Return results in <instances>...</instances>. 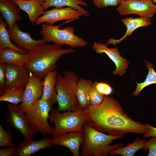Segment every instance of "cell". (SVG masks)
<instances>
[{
    "instance_id": "cell-4",
    "label": "cell",
    "mask_w": 156,
    "mask_h": 156,
    "mask_svg": "<svg viewBox=\"0 0 156 156\" xmlns=\"http://www.w3.org/2000/svg\"><path fill=\"white\" fill-rule=\"evenodd\" d=\"M79 78L72 71H65L63 76L57 73L55 84L58 109L60 112H75L81 108L76 96Z\"/></svg>"
},
{
    "instance_id": "cell-2",
    "label": "cell",
    "mask_w": 156,
    "mask_h": 156,
    "mask_svg": "<svg viewBox=\"0 0 156 156\" xmlns=\"http://www.w3.org/2000/svg\"><path fill=\"white\" fill-rule=\"evenodd\" d=\"M75 52L71 47L65 49L60 45L45 43L28 51V59L24 67L42 79L55 70L58 67V61L62 56Z\"/></svg>"
},
{
    "instance_id": "cell-16",
    "label": "cell",
    "mask_w": 156,
    "mask_h": 156,
    "mask_svg": "<svg viewBox=\"0 0 156 156\" xmlns=\"http://www.w3.org/2000/svg\"><path fill=\"white\" fill-rule=\"evenodd\" d=\"M53 145L52 139L46 136L44 139L37 141L25 140L15 146L14 156H30L39 151Z\"/></svg>"
},
{
    "instance_id": "cell-15",
    "label": "cell",
    "mask_w": 156,
    "mask_h": 156,
    "mask_svg": "<svg viewBox=\"0 0 156 156\" xmlns=\"http://www.w3.org/2000/svg\"><path fill=\"white\" fill-rule=\"evenodd\" d=\"M84 139V131H75L66 133L52 139L53 145L64 146L74 156L80 155V148Z\"/></svg>"
},
{
    "instance_id": "cell-12",
    "label": "cell",
    "mask_w": 156,
    "mask_h": 156,
    "mask_svg": "<svg viewBox=\"0 0 156 156\" xmlns=\"http://www.w3.org/2000/svg\"><path fill=\"white\" fill-rule=\"evenodd\" d=\"M93 49L97 53H105L114 63L116 69L112 72L113 75L123 76L125 73L129 66V62L126 59L122 57L117 47L109 48L107 44L101 42H94L92 45Z\"/></svg>"
},
{
    "instance_id": "cell-5",
    "label": "cell",
    "mask_w": 156,
    "mask_h": 156,
    "mask_svg": "<svg viewBox=\"0 0 156 156\" xmlns=\"http://www.w3.org/2000/svg\"><path fill=\"white\" fill-rule=\"evenodd\" d=\"M49 120L55 125L51 135L53 138L68 132L83 131V125L86 122L83 109L75 112L62 113L53 107L49 113Z\"/></svg>"
},
{
    "instance_id": "cell-33",
    "label": "cell",
    "mask_w": 156,
    "mask_h": 156,
    "mask_svg": "<svg viewBox=\"0 0 156 156\" xmlns=\"http://www.w3.org/2000/svg\"><path fill=\"white\" fill-rule=\"evenodd\" d=\"M6 74L5 64L0 62V90H4L5 89Z\"/></svg>"
},
{
    "instance_id": "cell-35",
    "label": "cell",
    "mask_w": 156,
    "mask_h": 156,
    "mask_svg": "<svg viewBox=\"0 0 156 156\" xmlns=\"http://www.w3.org/2000/svg\"><path fill=\"white\" fill-rule=\"evenodd\" d=\"M16 151L15 146L8 148H0V156H14Z\"/></svg>"
},
{
    "instance_id": "cell-21",
    "label": "cell",
    "mask_w": 156,
    "mask_h": 156,
    "mask_svg": "<svg viewBox=\"0 0 156 156\" xmlns=\"http://www.w3.org/2000/svg\"><path fill=\"white\" fill-rule=\"evenodd\" d=\"M57 72L54 70L47 74L43 81V92L41 98L51 105L57 102L55 84Z\"/></svg>"
},
{
    "instance_id": "cell-11",
    "label": "cell",
    "mask_w": 156,
    "mask_h": 156,
    "mask_svg": "<svg viewBox=\"0 0 156 156\" xmlns=\"http://www.w3.org/2000/svg\"><path fill=\"white\" fill-rule=\"evenodd\" d=\"M82 16L83 14L79 11L71 7L55 8L46 11L44 14L36 20L35 23L37 25L43 23L53 25L63 20H79Z\"/></svg>"
},
{
    "instance_id": "cell-27",
    "label": "cell",
    "mask_w": 156,
    "mask_h": 156,
    "mask_svg": "<svg viewBox=\"0 0 156 156\" xmlns=\"http://www.w3.org/2000/svg\"><path fill=\"white\" fill-rule=\"evenodd\" d=\"M144 61L148 69V72L145 80L143 82L137 83L136 89L132 93L134 96H138L142 90L146 87L152 84H156V72L154 70L153 64L145 60Z\"/></svg>"
},
{
    "instance_id": "cell-31",
    "label": "cell",
    "mask_w": 156,
    "mask_h": 156,
    "mask_svg": "<svg viewBox=\"0 0 156 156\" xmlns=\"http://www.w3.org/2000/svg\"><path fill=\"white\" fill-rule=\"evenodd\" d=\"M122 0H92L94 4L97 8L102 9L109 6H118Z\"/></svg>"
},
{
    "instance_id": "cell-34",
    "label": "cell",
    "mask_w": 156,
    "mask_h": 156,
    "mask_svg": "<svg viewBox=\"0 0 156 156\" xmlns=\"http://www.w3.org/2000/svg\"><path fill=\"white\" fill-rule=\"evenodd\" d=\"M144 124L147 129V131L144 133L143 137L144 138H148L151 137H156V128L151 125L144 123Z\"/></svg>"
},
{
    "instance_id": "cell-9",
    "label": "cell",
    "mask_w": 156,
    "mask_h": 156,
    "mask_svg": "<svg viewBox=\"0 0 156 156\" xmlns=\"http://www.w3.org/2000/svg\"><path fill=\"white\" fill-rule=\"evenodd\" d=\"M8 113L6 118L7 123L18 130L25 140H33L34 134L25 113L19 105L12 103L7 105Z\"/></svg>"
},
{
    "instance_id": "cell-30",
    "label": "cell",
    "mask_w": 156,
    "mask_h": 156,
    "mask_svg": "<svg viewBox=\"0 0 156 156\" xmlns=\"http://www.w3.org/2000/svg\"><path fill=\"white\" fill-rule=\"evenodd\" d=\"M89 99L90 105L93 106H96L99 105L103 101L104 96L98 92L92 85L90 90Z\"/></svg>"
},
{
    "instance_id": "cell-24",
    "label": "cell",
    "mask_w": 156,
    "mask_h": 156,
    "mask_svg": "<svg viewBox=\"0 0 156 156\" xmlns=\"http://www.w3.org/2000/svg\"><path fill=\"white\" fill-rule=\"evenodd\" d=\"M146 142L144 139H141L137 137L132 143H129L125 146L112 151L109 154L110 155H119L123 156H133L138 150L143 149Z\"/></svg>"
},
{
    "instance_id": "cell-19",
    "label": "cell",
    "mask_w": 156,
    "mask_h": 156,
    "mask_svg": "<svg viewBox=\"0 0 156 156\" xmlns=\"http://www.w3.org/2000/svg\"><path fill=\"white\" fill-rule=\"evenodd\" d=\"M21 9L28 15L31 25L36 20L44 14L45 11L43 7L44 0H13Z\"/></svg>"
},
{
    "instance_id": "cell-3",
    "label": "cell",
    "mask_w": 156,
    "mask_h": 156,
    "mask_svg": "<svg viewBox=\"0 0 156 156\" xmlns=\"http://www.w3.org/2000/svg\"><path fill=\"white\" fill-rule=\"evenodd\" d=\"M84 139L81 146V156H104L112 151L124 146L123 143L110 145L114 140L122 138L124 135L106 134L90 125L88 122L83 126Z\"/></svg>"
},
{
    "instance_id": "cell-26",
    "label": "cell",
    "mask_w": 156,
    "mask_h": 156,
    "mask_svg": "<svg viewBox=\"0 0 156 156\" xmlns=\"http://www.w3.org/2000/svg\"><path fill=\"white\" fill-rule=\"evenodd\" d=\"M25 88L5 89L1 91L0 101H5L18 105L21 103L23 97Z\"/></svg>"
},
{
    "instance_id": "cell-28",
    "label": "cell",
    "mask_w": 156,
    "mask_h": 156,
    "mask_svg": "<svg viewBox=\"0 0 156 156\" xmlns=\"http://www.w3.org/2000/svg\"><path fill=\"white\" fill-rule=\"evenodd\" d=\"M0 146L3 147H12L13 144L12 133L5 131L0 125Z\"/></svg>"
},
{
    "instance_id": "cell-6",
    "label": "cell",
    "mask_w": 156,
    "mask_h": 156,
    "mask_svg": "<svg viewBox=\"0 0 156 156\" xmlns=\"http://www.w3.org/2000/svg\"><path fill=\"white\" fill-rule=\"evenodd\" d=\"M60 26L44 24L40 31L42 39L46 42L63 46L65 44L71 48L84 47L88 42L83 38L75 34V28L71 26H66L63 29Z\"/></svg>"
},
{
    "instance_id": "cell-22",
    "label": "cell",
    "mask_w": 156,
    "mask_h": 156,
    "mask_svg": "<svg viewBox=\"0 0 156 156\" xmlns=\"http://www.w3.org/2000/svg\"><path fill=\"white\" fill-rule=\"evenodd\" d=\"M29 57L28 53L23 54L14 49H0V62L24 66Z\"/></svg>"
},
{
    "instance_id": "cell-17",
    "label": "cell",
    "mask_w": 156,
    "mask_h": 156,
    "mask_svg": "<svg viewBox=\"0 0 156 156\" xmlns=\"http://www.w3.org/2000/svg\"><path fill=\"white\" fill-rule=\"evenodd\" d=\"M150 18L141 17L134 18L127 17L121 19V22L125 26L127 30L125 34L121 38L115 39L109 38L106 44H113L115 46L122 41L125 40L127 36H130L134 31L137 28L141 27H146L151 25Z\"/></svg>"
},
{
    "instance_id": "cell-18",
    "label": "cell",
    "mask_w": 156,
    "mask_h": 156,
    "mask_svg": "<svg viewBox=\"0 0 156 156\" xmlns=\"http://www.w3.org/2000/svg\"><path fill=\"white\" fill-rule=\"evenodd\" d=\"M20 8L13 0H0V12L9 28H12L16 22L21 21Z\"/></svg>"
},
{
    "instance_id": "cell-1",
    "label": "cell",
    "mask_w": 156,
    "mask_h": 156,
    "mask_svg": "<svg viewBox=\"0 0 156 156\" xmlns=\"http://www.w3.org/2000/svg\"><path fill=\"white\" fill-rule=\"evenodd\" d=\"M86 122L96 130L112 135L133 133L142 134L147 129L145 124L134 120L125 112L113 97L104 96L96 106L90 104L83 109Z\"/></svg>"
},
{
    "instance_id": "cell-8",
    "label": "cell",
    "mask_w": 156,
    "mask_h": 156,
    "mask_svg": "<svg viewBox=\"0 0 156 156\" xmlns=\"http://www.w3.org/2000/svg\"><path fill=\"white\" fill-rule=\"evenodd\" d=\"M116 9L121 16L134 14L151 18L156 13V5L152 0H122Z\"/></svg>"
},
{
    "instance_id": "cell-32",
    "label": "cell",
    "mask_w": 156,
    "mask_h": 156,
    "mask_svg": "<svg viewBox=\"0 0 156 156\" xmlns=\"http://www.w3.org/2000/svg\"><path fill=\"white\" fill-rule=\"evenodd\" d=\"M144 152L148 150V156H156V137L152 136L146 142L143 148Z\"/></svg>"
},
{
    "instance_id": "cell-20",
    "label": "cell",
    "mask_w": 156,
    "mask_h": 156,
    "mask_svg": "<svg viewBox=\"0 0 156 156\" xmlns=\"http://www.w3.org/2000/svg\"><path fill=\"white\" fill-rule=\"evenodd\" d=\"M81 6H87L88 4L82 0H44L43 7L46 11L51 7L56 8H63L65 6L71 7L79 11L84 16L88 17L90 13Z\"/></svg>"
},
{
    "instance_id": "cell-23",
    "label": "cell",
    "mask_w": 156,
    "mask_h": 156,
    "mask_svg": "<svg viewBox=\"0 0 156 156\" xmlns=\"http://www.w3.org/2000/svg\"><path fill=\"white\" fill-rule=\"evenodd\" d=\"M93 82L90 79L81 78L77 85L76 96L80 107L84 109L90 104L89 92Z\"/></svg>"
},
{
    "instance_id": "cell-25",
    "label": "cell",
    "mask_w": 156,
    "mask_h": 156,
    "mask_svg": "<svg viewBox=\"0 0 156 156\" xmlns=\"http://www.w3.org/2000/svg\"><path fill=\"white\" fill-rule=\"evenodd\" d=\"M7 24L2 16H0V49L8 48L14 49L21 53L25 54L27 51L22 49L12 43L7 27Z\"/></svg>"
},
{
    "instance_id": "cell-14",
    "label": "cell",
    "mask_w": 156,
    "mask_h": 156,
    "mask_svg": "<svg viewBox=\"0 0 156 156\" xmlns=\"http://www.w3.org/2000/svg\"><path fill=\"white\" fill-rule=\"evenodd\" d=\"M8 30L11 41L19 48L28 51L36 46L46 42L42 38L34 39L30 33L21 31L16 23Z\"/></svg>"
},
{
    "instance_id": "cell-10",
    "label": "cell",
    "mask_w": 156,
    "mask_h": 156,
    "mask_svg": "<svg viewBox=\"0 0 156 156\" xmlns=\"http://www.w3.org/2000/svg\"><path fill=\"white\" fill-rule=\"evenodd\" d=\"M43 81L35 74L30 73L29 79L25 88L23 99L20 107L25 113L40 99L43 92Z\"/></svg>"
},
{
    "instance_id": "cell-36",
    "label": "cell",
    "mask_w": 156,
    "mask_h": 156,
    "mask_svg": "<svg viewBox=\"0 0 156 156\" xmlns=\"http://www.w3.org/2000/svg\"><path fill=\"white\" fill-rule=\"evenodd\" d=\"M154 3H156V0H152Z\"/></svg>"
},
{
    "instance_id": "cell-7",
    "label": "cell",
    "mask_w": 156,
    "mask_h": 156,
    "mask_svg": "<svg viewBox=\"0 0 156 156\" xmlns=\"http://www.w3.org/2000/svg\"><path fill=\"white\" fill-rule=\"evenodd\" d=\"M53 107L49 103L40 98L25 113L34 135L40 132L45 136L52 135L54 128L50 126L48 120Z\"/></svg>"
},
{
    "instance_id": "cell-29",
    "label": "cell",
    "mask_w": 156,
    "mask_h": 156,
    "mask_svg": "<svg viewBox=\"0 0 156 156\" xmlns=\"http://www.w3.org/2000/svg\"><path fill=\"white\" fill-rule=\"evenodd\" d=\"M92 86L98 92L104 96H109L113 91L112 88L106 83L95 81L93 82Z\"/></svg>"
},
{
    "instance_id": "cell-13",
    "label": "cell",
    "mask_w": 156,
    "mask_h": 156,
    "mask_svg": "<svg viewBox=\"0 0 156 156\" xmlns=\"http://www.w3.org/2000/svg\"><path fill=\"white\" fill-rule=\"evenodd\" d=\"M5 64V89L18 88L24 89L29 79L30 73L24 66Z\"/></svg>"
}]
</instances>
